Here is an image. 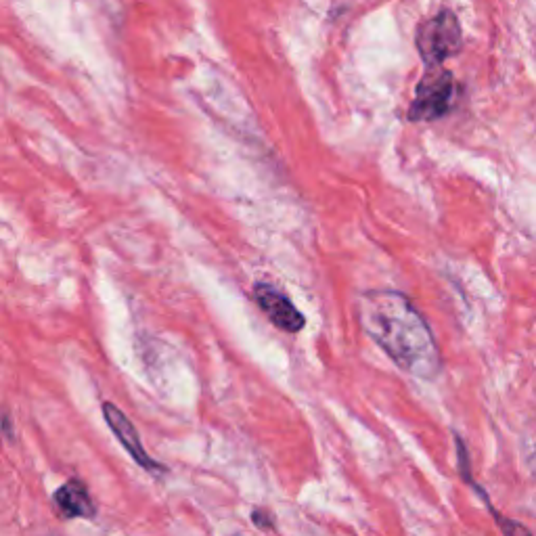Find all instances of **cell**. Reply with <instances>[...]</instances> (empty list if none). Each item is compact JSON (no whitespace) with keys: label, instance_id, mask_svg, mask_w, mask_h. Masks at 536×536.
Wrapping results in <instances>:
<instances>
[{"label":"cell","instance_id":"6da1fadb","mask_svg":"<svg viewBox=\"0 0 536 536\" xmlns=\"http://www.w3.org/2000/svg\"><path fill=\"white\" fill-rule=\"evenodd\" d=\"M359 323L390 359L413 377L434 379L442 371L438 342L415 304L394 289H371L356 302Z\"/></svg>","mask_w":536,"mask_h":536},{"label":"cell","instance_id":"3957f363","mask_svg":"<svg viewBox=\"0 0 536 536\" xmlns=\"http://www.w3.org/2000/svg\"><path fill=\"white\" fill-rule=\"evenodd\" d=\"M417 51L428 67L442 65L461 51L463 34L453 11L444 9L436 17L423 21L417 30Z\"/></svg>","mask_w":536,"mask_h":536},{"label":"cell","instance_id":"8992f818","mask_svg":"<svg viewBox=\"0 0 536 536\" xmlns=\"http://www.w3.org/2000/svg\"><path fill=\"white\" fill-rule=\"evenodd\" d=\"M53 503L59 509L61 516L67 520L74 518L91 520L97 516V507L91 499V493H88L86 484H82L80 480L65 482L53 495Z\"/></svg>","mask_w":536,"mask_h":536},{"label":"cell","instance_id":"277c9868","mask_svg":"<svg viewBox=\"0 0 536 536\" xmlns=\"http://www.w3.org/2000/svg\"><path fill=\"white\" fill-rule=\"evenodd\" d=\"M254 298L264 315L281 331L298 333L304 329L306 325L304 315L294 306L292 300H289L283 292H279L277 287L268 283H258L254 287Z\"/></svg>","mask_w":536,"mask_h":536},{"label":"cell","instance_id":"5b68a950","mask_svg":"<svg viewBox=\"0 0 536 536\" xmlns=\"http://www.w3.org/2000/svg\"><path fill=\"white\" fill-rule=\"evenodd\" d=\"M103 415H105V421H107V426L111 428V432L116 434V438L122 442V446L130 453V457L134 461H137L139 465H143L147 472H164L166 467L160 465V463H155L145 453L137 428L132 426V423L128 421V417L116 405H111V402H103Z\"/></svg>","mask_w":536,"mask_h":536},{"label":"cell","instance_id":"7a4b0ae2","mask_svg":"<svg viewBox=\"0 0 536 536\" xmlns=\"http://www.w3.org/2000/svg\"><path fill=\"white\" fill-rule=\"evenodd\" d=\"M457 84L449 70L442 65L428 67L415 91V99L409 109L411 122H434L444 118L453 109Z\"/></svg>","mask_w":536,"mask_h":536},{"label":"cell","instance_id":"52a82bcc","mask_svg":"<svg viewBox=\"0 0 536 536\" xmlns=\"http://www.w3.org/2000/svg\"><path fill=\"white\" fill-rule=\"evenodd\" d=\"M530 467H532V472L536 474V451H534V455L530 457Z\"/></svg>","mask_w":536,"mask_h":536}]
</instances>
